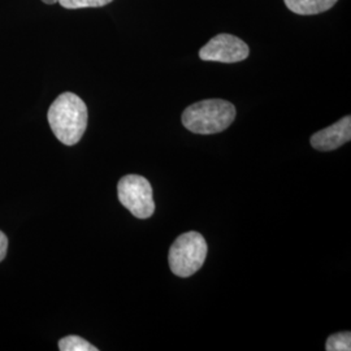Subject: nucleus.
I'll return each mask as SVG.
<instances>
[{"label": "nucleus", "mask_w": 351, "mask_h": 351, "mask_svg": "<svg viewBox=\"0 0 351 351\" xmlns=\"http://www.w3.org/2000/svg\"><path fill=\"white\" fill-rule=\"evenodd\" d=\"M207 242L201 233L188 232L177 237L169 254L168 262L176 276L189 277L197 274L207 256Z\"/></svg>", "instance_id": "7ed1b4c3"}, {"label": "nucleus", "mask_w": 351, "mask_h": 351, "mask_svg": "<svg viewBox=\"0 0 351 351\" xmlns=\"http://www.w3.org/2000/svg\"><path fill=\"white\" fill-rule=\"evenodd\" d=\"M45 4H55L58 3V0H42Z\"/></svg>", "instance_id": "f8f14e48"}, {"label": "nucleus", "mask_w": 351, "mask_h": 351, "mask_svg": "<svg viewBox=\"0 0 351 351\" xmlns=\"http://www.w3.org/2000/svg\"><path fill=\"white\" fill-rule=\"evenodd\" d=\"M236 119V107L223 99L198 101L182 113V124L195 134H215L226 130Z\"/></svg>", "instance_id": "f03ea898"}, {"label": "nucleus", "mask_w": 351, "mask_h": 351, "mask_svg": "<svg viewBox=\"0 0 351 351\" xmlns=\"http://www.w3.org/2000/svg\"><path fill=\"white\" fill-rule=\"evenodd\" d=\"M8 250V237L0 230V262L4 261Z\"/></svg>", "instance_id": "9b49d317"}, {"label": "nucleus", "mask_w": 351, "mask_h": 351, "mask_svg": "<svg viewBox=\"0 0 351 351\" xmlns=\"http://www.w3.org/2000/svg\"><path fill=\"white\" fill-rule=\"evenodd\" d=\"M339 0H284L289 11L302 16L319 14L329 11Z\"/></svg>", "instance_id": "0eeeda50"}, {"label": "nucleus", "mask_w": 351, "mask_h": 351, "mask_svg": "<svg viewBox=\"0 0 351 351\" xmlns=\"http://www.w3.org/2000/svg\"><path fill=\"white\" fill-rule=\"evenodd\" d=\"M113 0H58V3L66 10H81V8H99L104 7Z\"/></svg>", "instance_id": "9d476101"}, {"label": "nucleus", "mask_w": 351, "mask_h": 351, "mask_svg": "<svg viewBox=\"0 0 351 351\" xmlns=\"http://www.w3.org/2000/svg\"><path fill=\"white\" fill-rule=\"evenodd\" d=\"M249 53V46L241 38L221 33L202 47L199 58L204 62L232 64L246 60Z\"/></svg>", "instance_id": "39448f33"}, {"label": "nucleus", "mask_w": 351, "mask_h": 351, "mask_svg": "<svg viewBox=\"0 0 351 351\" xmlns=\"http://www.w3.org/2000/svg\"><path fill=\"white\" fill-rule=\"evenodd\" d=\"M59 349L62 351H98V348L78 336H68L60 339Z\"/></svg>", "instance_id": "6e6552de"}, {"label": "nucleus", "mask_w": 351, "mask_h": 351, "mask_svg": "<svg viewBox=\"0 0 351 351\" xmlns=\"http://www.w3.org/2000/svg\"><path fill=\"white\" fill-rule=\"evenodd\" d=\"M47 119L55 137L65 146H73L86 130L88 107L78 95L64 93L51 104Z\"/></svg>", "instance_id": "f257e3e1"}, {"label": "nucleus", "mask_w": 351, "mask_h": 351, "mask_svg": "<svg viewBox=\"0 0 351 351\" xmlns=\"http://www.w3.org/2000/svg\"><path fill=\"white\" fill-rule=\"evenodd\" d=\"M119 201L137 219H149L155 211L152 188L149 180L138 175H128L119 181Z\"/></svg>", "instance_id": "20e7f679"}, {"label": "nucleus", "mask_w": 351, "mask_h": 351, "mask_svg": "<svg viewBox=\"0 0 351 351\" xmlns=\"http://www.w3.org/2000/svg\"><path fill=\"white\" fill-rule=\"evenodd\" d=\"M351 139V117L345 116L333 125L315 133L311 137V146L319 151L339 149Z\"/></svg>", "instance_id": "423d86ee"}, {"label": "nucleus", "mask_w": 351, "mask_h": 351, "mask_svg": "<svg viewBox=\"0 0 351 351\" xmlns=\"http://www.w3.org/2000/svg\"><path fill=\"white\" fill-rule=\"evenodd\" d=\"M326 351H350L351 350V333L350 332H342L330 336L326 345Z\"/></svg>", "instance_id": "1a4fd4ad"}]
</instances>
